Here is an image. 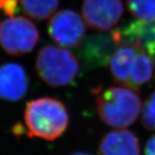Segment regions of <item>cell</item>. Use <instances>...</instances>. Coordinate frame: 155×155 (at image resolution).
I'll use <instances>...</instances> for the list:
<instances>
[{"label":"cell","instance_id":"8992f818","mask_svg":"<svg viewBox=\"0 0 155 155\" xmlns=\"http://www.w3.org/2000/svg\"><path fill=\"white\" fill-rule=\"evenodd\" d=\"M48 34L56 43L64 48H75L83 41L86 32L85 22L72 10L56 12L48 22Z\"/></svg>","mask_w":155,"mask_h":155},{"label":"cell","instance_id":"5bb4252c","mask_svg":"<svg viewBox=\"0 0 155 155\" xmlns=\"http://www.w3.org/2000/svg\"><path fill=\"white\" fill-rule=\"evenodd\" d=\"M145 155H155V134L151 136L145 147L144 149Z\"/></svg>","mask_w":155,"mask_h":155},{"label":"cell","instance_id":"5b68a950","mask_svg":"<svg viewBox=\"0 0 155 155\" xmlns=\"http://www.w3.org/2000/svg\"><path fill=\"white\" fill-rule=\"evenodd\" d=\"M38 41V29L28 18L10 17L0 23V46L9 54H27Z\"/></svg>","mask_w":155,"mask_h":155},{"label":"cell","instance_id":"277c9868","mask_svg":"<svg viewBox=\"0 0 155 155\" xmlns=\"http://www.w3.org/2000/svg\"><path fill=\"white\" fill-rule=\"evenodd\" d=\"M35 69L38 76L53 87L66 86L76 78L79 69L77 57L69 50L48 45L40 50Z\"/></svg>","mask_w":155,"mask_h":155},{"label":"cell","instance_id":"7a4b0ae2","mask_svg":"<svg viewBox=\"0 0 155 155\" xmlns=\"http://www.w3.org/2000/svg\"><path fill=\"white\" fill-rule=\"evenodd\" d=\"M28 134L45 140H54L66 131L69 116L66 106L52 97H41L28 103L24 112Z\"/></svg>","mask_w":155,"mask_h":155},{"label":"cell","instance_id":"3957f363","mask_svg":"<svg viewBox=\"0 0 155 155\" xmlns=\"http://www.w3.org/2000/svg\"><path fill=\"white\" fill-rule=\"evenodd\" d=\"M97 110L108 126L125 128L135 122L141 111V99L136 91L126 86H112L97 97Z\"/></svg>","mask_w":155,"mask_h":155},{"label":"cell","instance_id":"ba28073f","mask_svg":"<svg viewBox=\"0 0 155 155\" xmlns=\"http://www.w3.org/2000/svg\"><path fill=\"white\" fill-rule=\"evenodd\" d=\"M28 88V78L23 67L17 63H6L0 67V98L18 101Z\"/></svg>","mask_w":155,"mask_h":155},{"label":"cell","instance_id":"30bf717a","mask_svg":"<svg viewBox=\"0 0 155 155\" xmlns=\"http://www.w3.org/2000/svg\"><path fill=\"white\" fill-rule=\"evenodd\" d=\"M23 11L28 17L43 20L51 17L57 10L60 0H20Z\"/></svg>","mask_w":155,"mask_h":155},{"label":"cell","instance_id":"8fae6325","mask_svg":"<svg viewBox=\"0 0 155 155\" xmlns=\"http://www.w3.org/2000/svg\"><path fill=\"white\" fill-rule=\"evenodd\" d=\"M128 11L143 22H155V0H127Z\"/></svg>","mask_w":155,"mask_h":155},{"label":"cell","instance_id":"7c38bea8","mask_svg":"<svg viewBox=\"0 0 155 155\" xmlns=\"http://www.w3.org/2000/svg\"><path fill=\"white\" fill-rule=\"evenodd\" d=\"M141 122L147 130H155V90L145 101L141 111Z\"/></svg>","mask_w":155,"mask_h":155},{"label":"cell","instance_id":"4fadbf2b","mask_svg":"<svg viewBox=\"0 0 155 155\" xmlns=\"http://www.w3.org/2000/svg\"><path fill=\"white\" fill-rule=\"evenodd\" d=\"M19 0H0V11L9 17H14Z\"/></svg>","mask_w":155,"mask_h":155},{"label":"cell","instance_id":"9a60e30c","mask_svg":"<svg viewBox=\"0 0 155 155\" xmlns=\"http://www.w3.org/2000/svg\"><path fill=\"white\" fill-rule=\"evenodd\" d=\"M70 155H91L90 153H83V152H77V153H73L72 154Z\"/></svg>","mask_w":155,"mask_h":155},{"label":"cell","instance_id":"9c48e42d","mask_svg":"<svg viewBox=\"0 0 155 155\" xmlns=\"http://www.w3.org/2000/svg\"><path fill=\"white\" fill-rule=\"evenodd\" d=\"M99 155H140L136 134L125 128H117L104 135L98 145Z\"/></svg>","mask_w":155,"mask_h":155},{"label":"cell","instance_id":"6da1fadb","mask_svg":"<svg viewBox=\"0 0 155 155\" xmlns=\"http://www.w3.org/2000/svg\"><path fill=\"white\" fill-rule=\"evenodd\" d=\"M110 70L116 83L137 91L153 77L152 57L139 42L116 46L110 60Z\"/></svg>","mask_w":155,"mask_h":155},{"label":"cell","instance_id":"52a82bcc","mask_svg":"<svg viewBox=\"0 0 155 155\" xmlns=\"http://www.w3.org/2000/svg\"><path fill=\"white\" fill-rule=\"evenodd\" d=\"M84 22L98 32L114 28L123 13L122 0H84L82 6Z\"/></svg>","mask_w":155,"mask_h":155}]
</instances>
